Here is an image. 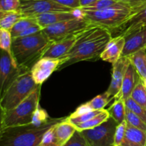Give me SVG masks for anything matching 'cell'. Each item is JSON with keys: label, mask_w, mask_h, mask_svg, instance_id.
Listing matches in <instances>:
<instances>
[{"label": "cell", "mask_w": 146, "mask_h": 146, "mask_svg": "<svg viewBox=\"0 0 146 146\" xmlns=\"http://www.w3.org/2000/svg\"><path fill=\"white\" fill-rule=\"evenodd\" d=\"M111 31L98 25L91 24L78 34L71 50L60 59L58 68L81 61L96 60L100 57L112 39Z\"/></svg>", "instance_id": "obj_1"}, {"label": "cell", "mask_w": 146, "mask_h": 146, "mask_svg": "<svg viewBox=\"0 0 146 146\" xmlns=\"http://www.w3.org/2000/svg\"><path fill=\"white\" fill-rule=\"evenodd\" d=\"M66 118H51L42 125L31 123L1 129L0 146H40L44 134Z\"/></svg>", "instance_id": "obj_2"}, {"label": "cell", "mask_w": 146, "mask_h": 146, "mask_svg": "<svg viewBox=\"0 0 146 146\" xmlns=\"http://www.w3.org/2000/svg\"><path fill=\"white\" fill-rule=\"evenodd\" d=\"M51 43L42 31L28 37L13 39L11 49L19 67L22 70H29L34 62L41 58L43 53Z\"/></svg>", "instance_id": "obj_3"}, {"label": "cell", "mask_w": 146, "mask_h": 146, "mask_svg": "<svg viewBox=\"0 0 146 146\" xmlns=\"http://www.w3.org/2000/svg\"><path fill=\"white\" fill-rule=\"evenodd\" d=\"M141 9H134L126 4L118 2L115 5L100 11H84L83 17L90 23L111 29L122 28Z\"/></svg>", "instance_id": "obj_4"}, {"label": "cell", "mask_w": 146, "mask_h": 146, "mask_svg": "<svg viewBox=\"0 0 146 146\" xmlns=\"http://www.w3.org/2000/svg\"><path fill=\"white\" fill-rule=\"evenodd\" d=\"M39 87L33 80L31 70L22 71L1 94V112L14 109Z\"/></svg>", "instance_id": "obj_5"}, {"label": "cell", "mask_w": 146, "mask_h": 146, "mask_svg": "<svg viewBox=\"0 0 146 146\" xmlns=\"http://www.w3.org/2000/svg\"><path fill=\"white\" fill-rule=\"evenodd\" d=\"M40 90L41 87L12 110L1 112L0 130L31 124L35 112L39 107Z\"/></svg>", "instance_id": "obj_6"}, {"label": "cell", "mask_w": 146, "mask_h": 146, "mask_svg": "<svg viewBox=\"0 0 146 146\" xmlns=\"http://www.w3.org/2000/svg\"><path fill=\"white\" fill-rule=\"evenodd\" d=\"M91 24L84 17H81L54 24L43 29L42 32L51 42H55L76 35Z\"/></svg>", "instance_id": "obj_7"}, {"label": "cell", "mask_w": 146, "mask_h": 146, "mask_svg": "<svg viewBox=\"0 0 146 146\" xmlns=\"http://www.w3.org/2000/svg\"><path fill=\"white\" fill-rule=\"evenodd\" d=\"M118 123L113 118L100 125L81 131L90 146H113L114 136Z\"/></svg>", "instance_id": "obj_8"}, {"label": "cell", "mask_w": 146, "mask_h": 146, "mask_svg": "<svg viewBox=\"0 0 146 146\" xmlns=\"http://www.w3.org/2000/svg\"><path fill=\"white\" fill-rule=\"evenodd\" d=\"M20 11L24 17H36L51 11H72L68 7L58 4L52 0H20Z\"/></svg>", "instance_id": "obj_9"}, {"label": "cell", "mask_w": 146, "mask_h": 146, "mask_svg": "<svg viewBox=\"0 0 146 146\" xmlns=\"http://www.w3.org/2000/svg\"><path fill=\"white\" fill-rule=\"evenodd\" d=\"M22 70L13 60L9 54L4 50H1L0 57V92L1 94L5 91L10 83L20 74Z\"/></svg>", "instance_id": "obj_10"}, {"label": "cell", "mask_w": 146, "mask_h": 146, "mask_svg": "<svg viewBox=\"0 0 146 146\" xmlns=\"http://www.w3.org/2000/svg\"><path fill=\"white\" fill-rule=\"evenodd\" d=\"M130 64L131 61L129 57H121L116 62L113 64L111 82L106 91L111 100H115V98L119 95L124 76Z\"/></svg>", "instance_id": "obj_11"}, {"label": "cell", "mask_w": 146, "mask_h": 146, "mask_svg": "<svg viewBox=\"0 0 146 146\" xmlns=\"http://www.w3.org/2000/svg\"><path fill=\"white\" fill-rule=\"evenodd\" d=\"M60 64L59 59H39L30 69L33 80L37 84L41 85L55 70H58Z\"/></svg>", "instance_id": "obj_12"}, {"label": "cell", "mask_w": 146, "mask_h": 146, "mask_svg": "<svg viewBox=\"0 0 146 146\" xmlns=\"http://www.w3.org/2000/svg\"><path fill=\"white\" fill-rule=\"evenodd\" d=\"M125 45L121 57H128L143 50H146V27L135 30L123 36Z\"/></svg>", "instance_id": "obj_13"}, {"label": "cell", "mask_w": 146, "mask_h": 146, "mask_svg": "<svg viewBox=\"0 0 146 146\" xmlns=\"http://www.w3.org/2000/svg\"><path fill=\"white\" fill-rule=\"evenodd\" d=\"M83 17L81 9H77L72 11H51L44 13L36 17L37 24L42 29L53 25L61 21L81 18Z\"/></svg>", "instance_id": "obj_14"}, {"label": "cell", "mask_w": 146, "mask_h": 146, "mask_svg": "<svg viewBox=\"0 0 146 146\" xmlns=\"http://www.w3.org/2000/svg\"><path fill=\"white\" fill-rule=\"evenodd\" d=\"M78 34L60 40V41L51 42L45 50V52L43 53L41 58L59 59L60 60L64 57L73 47L78 37Z\"/></svg>", "instance_id": "obj_15"}, {"label": "cell", "mask_w": 146, "mask_h": 146, "mask_svg": "<svg viewBox=\"0 0 146 146\" xmlns=\"http://www.w3.org/2000/svg\"><path fill=\"white\" fill-rule=\"evenodd\" d=\"M125 45V37L118 35L113 37L101 55V59L113 64L121 57Z\"/></svg>", "instance_id": "obj_16"}, {"label": "cell", "mask_w": 146, "mask_h": 146, "mask_svg": "<svg viewBox=\"0 0 146 146\" xmlns=\"http://www.w3.org/2000/svg\"><path fill=\"white\" fill-rule=\"evenodd\" d=\"M111 101V99L110 98L109 96L108 95L107 92H106L103 94L97 95L96 97L88 101V102L84 103V104L80 105L74 113H71V115L68 117L73 118V117H78L81 115L88 113V112L102 110Z\"/></svg>", "instance_id": "obj_17"}, {"label": "cell", "mask_w": 146, "mask_h": 146, "mask_svg": "<svg viewBox=\"0 0 146 146\" xmlns=\"http://www.w3.org/2000/svg\"><path fill=\"white\" fill-rule=\"evenodd\" d=\"M141 80V77L131 62L124 76L121 92L116 98H122L125 100L131 97V93Z\"/></svg>", "instance_id": "obj_18"}, {"label": "cell", "mask_w": 146, "mask_h": 146, "mask_svg": "<svg viewBox=\"0 0 146 146\" xmlns=\"http://www.w3.org/2000/svg\"><path fill=\"white\" fill-rule=\"evenodd\" d=\"M123 146H146V131L133 127L127 123Z\"/></svg>", "instance_id": "obj_19"}, {"label": "cell", "mask_w": 146, "mask_h": 146, "mask_svg": "<svg viewBox=\"0 0 146 146\" xmlns=\"http://www.w3.org/2000/svg\"><path fill=\"white\" fill-rule=\"evenodd\" d=\"M76 131V128L73 124L67 120V117L63 121L56 124L54 127V132L61 146H63Z\"/></svg>", "instance_id": "obj_20"}, {"label": "cell", "mask_w": 146, "mask_h": 146, "mask_svg": "<svg viewBox=\"0 0 146 146\" xmlns=\"http://www.w3.org/2000/svg\"><path fill=\"white\" fill-rule=\"evenodd\" d=\"M144 27H146V7L137 12L128 22L122 27V34L120 35L124 36Z\"/></svg>", "instance_id": "obj_21"}, {"label": "cell", "mask_w": 146, "mask_h": 146, "mask_svg": "<svg viewBox=\"0 0 146 146\" xmlns=\"http://www.w3.org/2000/svg\"><path fill=\"white\" fill-rule=\"evenodd\" d=\"M107 110L109 113L110 117L113 119L118 124L125 120L126 106L123 99L115 98L112 105Z\"/></svg>", "instance_id": "obj_22"}, {"label": "cell", "mask_w": 146, "mask_h": 146, "mask_svg": "<svg viewBox=\"0 0 146 146\" xmlns=\"http://www.w3.org/2000/svg\"><path fill=\"white\" fill-rule=\"evenodd\" d=\"M22 17H24V16L20 11H0V28L11 31L16 23Z\"/></svg>", "instance_id": "obj_23"}, {"label": "cell", "mask_w": 146, "mask_h": 146, "mask_svg": "<svg viewBox=\"0 0 146 146\" xmlns=\"http://www.w3.org/2000/svg\"><path fill=\"white\" fill-rule=\"evenodd\" d=\"M131 64L143 80H146V50H143L129 57Z\"/></svg>", "instance_id": "obj_24"}, {"label": "cell", "mask_w": 146, "mask_h": 146, "mask_svg": "<svg viewBox=\"0 0 146 146\" xmlns=\"http://www.w3.org/2000/svg\"><path fill=\"white\" fill-rule=\"evenodd\" d=\"M109 117L110 115L108 113V111L106 110V109H104L98 115H96L93 118H91V120H88V121L85 122V123L76 125L74 126L76 127V130H79V131L89 130V129L94 128V127L101 125L104 122L106 121Z\"/></svg>", "instance_id": "obj_25"}, {"label": "cell", "mask_w": 146, "mask_h": 146, "mask_svg": "<svg viewBox=\"0 0 146 146\" xmlns=\"http://www.w3.org/2000/svg\"><path fill=\"white\" fill-rule=\"evenodd\" d=\"M35 24H37L36 17H22L16 23L15 25L10 31L12 39L17 38L22 31H24L31 26L35 25Z\"/></svg>", "instance_id": "obj_26"}, {"label": "cell", "mask_w": 146, "mask_h": 146, "mask_svg": "<svg viewBox=\"0 0 146 146\" xmlns=\"http://www.w3.org/2000/svg\"><path fill=\"white\" fill-rule=\"evenodd\" d=\"M131 97L138 104L146 109V86L142 79L131 93Z\"/></svg>", "instance_id": "obj_27"}, {"label": "cell", "mask_w": 146, "mask_h": 146, "mask_svg": "<svg viewBox=\"0 0 146 146\" xmlns=\"http://www.w3.org/2000/svg\"><path fill=\"white\" fill-rule=\"evenodd\" d=\"M12 40L13 39L10 31L0 28V48H1V50L7 52L9 54L10 57L13 60H15L14 55H13L12 49H11Z\"/></svg>", "instance_id": "obj_28"}, {"label": "cell", "mask_w": 146, "mask_h": 146, "mask_svg": "<svg viewBox=\"0 0 146 146\" xmlns=\"http://www.w3.org/2000/svg\"><path fill=\"white\" fill-rule=\"evenodd\" d=\"M119 1L116 0H98L94 4L84 8H80L84 11H100L110 8L117 4Z\"/></svg>", "instance_id": "obj_29"}, {"label": "cell", "mask_w": 146, "mask_h": 146, "mask_svg": "<svg viewBox=\"0 0 146 146\" xmlns=\"http://www.w3.org/2000/svg\"><path fill=\"white\" fill-rule=\"evenodd\" d=\"M125 106L129 110L132 111L135 115L141 117L143 122L146 123V109L138 104L131 97L125 100Z\"/></svg>", "instance_id": "obj_30"}, {"label": "cell", "mask_w": 146, "mask_h": 146, "mask_svg": "<svg viewBox=\"0 0 146 146\" xmlns=\"http://www.w3.org/2000/svg\"><path fill=\"white\" fill-rule=\"evenodd\" d=\"M125 120L130 125L146 131V123L145 122L143 121L141 117H138L132 111L128 110L127 107L126 113H125Z\"/></svg>", "instance_id": "obj_31"}, {"label": "cell", "mask_w": 146, "mask_h": 146, "mask_svg": "<svg viewBox=\"0 0 146 146\" xmlns=\"http://www.w3.org/2000/svg\"><path fill=\"white\" fill-rule=\"evenodd\" d=\"M63 146H90L81 131L76 130L71 138Z\"/></svg>", "instance_id": "obj_32"}, {"label": "cell", "mask_w": 146, "mask_h": 146, "mask_svg": "<svg viewBox=\"0 0 146 146\" xmlns=\"http://www.w3.org/2000/svg\"><path fill=\"white\" fill-rule=\"evenodd\" d=\"M55 125L53 126L44 134L40 146H61L58 139L56 137L55 132H54Z\"/></svg>", "instance_id": "obj_33"}, {"label": "cell", "mask_w": 146, "mask_h": 146, "mask_svg": "<svg viewBox=\"0 0 146 146\" xmlns=\"http://www.w3.org/2000/svg\"><path fill=\"white\" fill-rule=\"evenodd\" d=\"M127 128V122L126 120L123 123H120L117 125L116 130H115V136H114V143L113 146H121L125 138V132Z\"/></svg>", "instance_id": "obj_34"}, {"label": "cell", "mask_w": 146, "mask_h": 146, "mask_svg": "<svg viewBox=\"0 0 146 146\" xmlns=\"http://www.w3.org/2000/svg\"><path fill=\"white\" fill-rule=\"evenodd\" d=\"M20 0H0V11H20Z\"/></svg>", "instance_id": "obj_35"}, {"label": "cell", "mask_w": 146, "mask_h": 146, "mask_svg": "<svg viewBox=\"0 0 146 146\" xmlns=\"http://www.w3.org/2000/svg\"><path fill=\"white\" fill-rule=\"evenodd\" d=\"M126 4L131 8L134 9H141L146 7V0H116Z\"/></svg>", "instance_id": "obj_36"}, {"label": "cell", "mask_w": 146, "mask_h": 146, "mask_svg": "<svg viewBox=\"0 0 146 146\" xmlns=\"http://www.w3.org/2000/svg\"><path fill=\"white\" fill-rule=\"evenodd\" d=\"M58 4L68 7L72 9H77L81 8L80 0H52Z\"/></svg>", "instance_id": "obj_37"}, {"label": "cell", "mask_w": 146, "mask_h": 146, "mask_svg": "<svg viewBox=\"0 0 146 146\" xmlns=\"http://www.w3.org/2000/svg\"><path fill=\"white\" fill-rule=\"evenodd\" d=\"M42 29H43L38 24H35V25L31 26V27L27 28L26 30H24L17 37H28V36L30 35H33V34H36V33L39 32V31H41Z\"/></svg>", "instance_id": "obj_38"}, {"label": "cell", "mask_w": 146, "mask_h": 146, "mask_svg": "<svg viewBox=\"0 0 146 146\" xmlns=\"http://www.w3.org/2000/svg\"><path fill=\"white\" fill-rule=\"evenodd\" d=\"M98 0H80V5H81V8H84V7H86L88 6L91 5V4H94Z\"/></svg>", "instance_id": "obj_39"}, {"label": "cell", "mask_w": 146, "mask_h": 146, "mask_svg": "<svg viewBox=\"0 0 146 146\" xmlns=\"http://www.w3.org/2000/svg\"><path fill=\"white\" fill-rule=\"evenodd\" d=\"M143 82H144V84H145V85L146 86V80H143Z\"/></svg>", "instance_id": "obj_40"}, {"label": "cell", "mask_w": 146, "mask_h": 146, "mask_svg": "<svg viewBox=\"0 0 146 146\" xmlns=\"http://www.w3.org/2000/svg\"><path fill=\"white\" fill-rule=\"evenodd\" d=\"M121 146H123V145H121Z\"/></svg>", "instance_id": "obj_41"}]
</instances>
